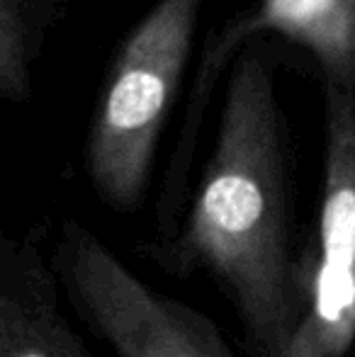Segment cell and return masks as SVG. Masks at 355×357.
<instances>
[{"label": "cell", "instance_id": "obj_4", "mask_svg": "<svg viewBox=\"0 0 355 357\" xmlns=\"http://www.w3.org/2000/svg\"><path fill=\"white\" fill-rule=\"evenodd\" d=\"M261 29L282 32L317 56L326 90L355 93V0H261L253 17L229 24L214 59L246 34Z\"/></svg>", "mask_w": 355, "mask_h": 357}, {"label": "cell", "instance_id": "obj_2", "mask_svg": "<svg viewBox=\"0 0 355 357\" xmlns=\"http://www.w3.org/2000/svg\"><path fill=\"white\" fill-rule=\"evenodd\" d=\"M202 0H158L112 61L88 137V170L114 207H134L178 98Z\"/></svg>", "mask_w": 355, "mask_h": 357}, {"label": "cell", "instance_id": "obj_3", "mask_svg": "<svg viewBox=\"0 0 355 357\" xmlns=\"http://www.w3.org/2000/svg\"><path fill=\"white\" fill-rule=\"evenodd\" d=\"M61 255L73 296L119 357H234L209 321L149 289L86 229L66 226Z\"/></svg>", "mask_w": 355, "mask_h": 357}, {"label": "cell", "instance_id": "obj_5", "mask_svg": "<svg viewBox=\"0 0 355 357\" xmlns=\"http://www.w3.org/2000/svg\"><path fill=\"white\" fill-rule=\"evenodd\" d=\"M355 340V270L317 263L309 306L282 357H343Z\"/></svg>", "mask_w": 355, "mask_h": 357}, {"label": "cell", "instance_id": "obj_6", "mask_svg": "<svg viewBox=\"0 0 355 357\" xmlns=\"http://www.w3.org/2000/svg\"><path fill=\"white\" fill-rule=\"evenodd\" d=\"M0 357H83V350L47 294L8 282L0 301Z\"/></svg>", "mask_w": 355, "mask_h": 357}, {"label": "cell", "instance_id": "obj_1", "mask_svg": "<svg viewBox=\"0 0 355 357\" xmlns=\"http://www.w3.org/2000/svg\"><path fill=\"white\" fill-rule=\"evenodd\" d=\"M185 243L227 282L261 348L282 357L302 314L287 260L285 129L258 52L234 68Z\"/></svg>", "mask_w": 355, "mask_h": 357}]
</instances>
